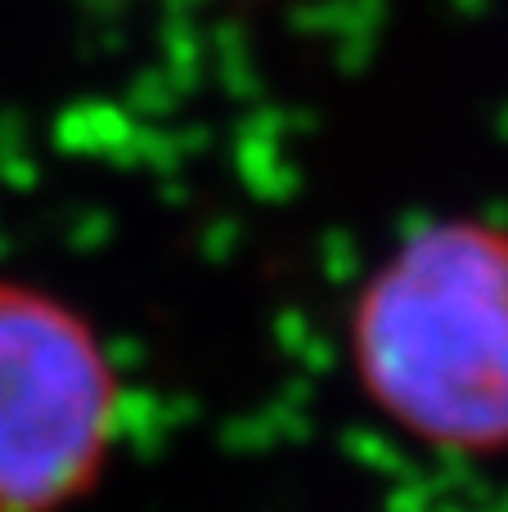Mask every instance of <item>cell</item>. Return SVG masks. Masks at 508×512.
<instances>
[{"label":"cell","mask_w":508,"mask_h":512,"mask_svg":"<svg viewBox=\"0 0 508 512\" xmlns=\"http://www.w3.org/2000/svg\"><path fill=\"white\" fill-rule=\"evenodd\" d=\"M117 387L86 319L0 283V512H59L95 481Z\"/></svg>","instance_id":"2"},{"label":"cell","mask_w":508,"mask_h":512,"mask_svg":"<svg viewBox=\"0 0 508 512\" xmlns=\"http://www.w3.org/2000/svg\"><path fill=\"white\" fill-rule=\"evenodd\" d=\"M351 360L396 427L441 454L508 450V230L446 221L360 292Z\"/></svg>","instance_id":"1"}]
</instances>
